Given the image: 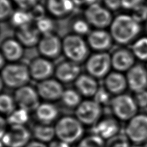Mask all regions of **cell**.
I'll use <instances>...</instances> for the list:
<instances>
[{"label":"cell","mask_w":147,"mask_h":147,"mask_svg":"<svg viewBox=\"0 0 147 147\" xmlns=\"http://www.w3.org/2000/svg\"><path fill=\"white\" fill-rule=\"evenodd\" d=\"M110 94L105 87H99L96 95L94 97V100L102 106L103 105H110L112 99H110Z\"/></svg>","instance_id":"8d00e7d4"},{"label":"cell","mask_w":147,"mask_h":147,"mask_svg":"<svg viewBox=\"0 0 147 147\" xmlns=\"http://www.w3.org/2000/svg\"><path fill=\"white\" fill-rule=\"evenodd\" d=\"M31 78L41 82L51 78L54 75L55 67L51 60L45 57H38L33 60L28 66Z\"/></svg>","instance_id":"5bb4252c"},{"label":"cell","mask_w":147,"mask_h":147,"mask_svg":"<svg viewBox=\"0 0 147 147\" xmlns=\"http://www.w3.org/2000/svg\"><path fill=\"white\" fill-rule=\"evenodd\" d=\"M105 147H130V141L125 133H119L107 140Z\"/></svg>","instance_id":"d6a6232c"},{"label":"cell","mask_w":147,"mask_h":147,"mask_svg":"<svg viewBox=\"0 0 147 147\" xmlns=\"http://www.w3.org/2000/svg\"><path fill=\"white\" fill-rule=\"evenodd\" d=\"M36 90L40 98L50 102L61 100L65 90L61 82L53 78L39 82Z\"/></svg>","instance_id":"4fadbf2b"},{"label":"cell","mask_w":147,"mask_h":147,"mask_svg":"<svg viewBox=\"0 0 147 147\" xmlns=\"http://www.w3.org/2000/svg\"><path fill=\"white\" fill-rule=\"evenodd\" d=\"M25 147H48V146H47L45 143L35 140L30 141Z\"/></svg>","instance_id":"bcb514c9"},{"label":"cell","mask_w":147,"mask_h":147,"mask_svg":"<svg viewBox=\"0 0 147 147\" xmlns=\"http://www.w3.org/2000/svg\"><path fill=\"white\" fill-rule=\"evenodd\" d=\"M111 67V54L107 52H96L86 61L85 68L88 74L96 79L105 78Z\"/></svg>","instance_id":"8992f818"},{"label":"cell","mask_w":147,"mask_h":147,"mask_svg":"<svg viewBox=\"0 0 147 147\" xmlns=\"http://www.w3.org/2000/svg\"><path fill=\"white\" fill-rule=\"evenodd\" d=\"M7 124L10 126L23 125L29 120V112L21 108L16 109L11 114L7 116Z\"/></svg>","instance_id":"f1b7e54d"},{"label":"cell","mask_w":147,"mask_h":147,"mask_svg":"<svg viewBox=\"0 0 147 147\" xmlns=\"http://www.w3.org/2000/svg\"><path fill=\"white\" fill-rule=\"evenodd\" d=\"M63 41V53L67 60L81 64L88 58L89 46L82 36L72 34L65 36Z\"/></svg>","instance_id":"277c9868"},{"label":"cell","mask_w":147,"mask_h":147,"mask_svg":"<svg viewBox=\"0 0 147 147\" xmlns=\"http://www.w3.org/2000/svg\"><path fill=\"white\" fill-rule=\"evenodd\" d=\"M36 27L41 35L43 36L52 33V31L54 30V24L52 19L45 16L36 21Z\"/></svg>","instance_id":"836d02e7"},{"label":"cell","mask_w":147,"mask_h":147,"mask_svg":"<svg viewBox=\"0 0 147 147\" xmlns=\"http://www.w3.org/2000/svg\"><path fill=\"white\" fill-rule=\"evenodd\" d=\"M104 7L111 11H116L122 7L121 0H103Z\"/></svg>","instance_id":"b9f144b4"},{"label":"cell","mask_w":147,"mask_h":147,"mask_svg":"<svg viewBox=\"0 0 147 147\" xmlns=\"http://www.w3.org/2000/svg\"><path fill=\"white\" fill-rule=\"evenodd\" d=\"M48 147H71L70 145L67 143H65L63 141L60 140L57 141H52V142L50 143Z\"/></svg>","instance_id":"f6af8a7d"},{"label":"cell","mask_w":147,"mask_h":147,"mask_svg":"<svg viewBox=\"0 0 147 147\" xmlns=\"http://www.w3.org/2000/svg\"><path fill=\"white\" fill-rule=\"evenodd\" d=\"M10 21L14 27L20 29L30 25L34 20L29 10L19 9L13 13Z\"/></svg>","instance_id":"4316f807"},{"label":"cell","mask_w":147,"mask_h":147,"mask_svg":"<svg viewBox=\"0 0 147 147\" xmlns=\"http://www.w3.org/2000/svg\"><path fill=\"white\" fill-rule=\"evenodd\" d=\"M30 79L28 66L23 64L13 62L1 68V80L9 88L17 90L28 85Z\"/></svg>","instance_id":"3957f363"},{"label":"cell","mask_w":147,"mask_h":147,"mask_svg":"<svg viewBox=\"0 0 147 147\" xmlns=\"http://www.w3.org/2000/svg\"><path fill=\"white\" fill-rule=\"evenodd\" d=\"M16 35L17 40H19L23 46L27 48H32L38 45L41 37L39 31L32 25L18 29Z\"/></svg>","instance_id":"d4e9b609"},{"label":"cell","mask_w":147,"mask_h":147,"mask_svg":"<svg viewBox=\"0 0 147 147\" xmlns=\"http://www.w3.org/2000/svg\"><path fill=\"white\" fill-rule=\"evenodd\" d=\"M36 117L39 123L51 125L59 116V111L56 105L50 102L41 103L35 111Z\"/></svg>","instance_id":"cb8c5ba5"},{"label":"cell","mask_w":147,"mask_h":147,"mask_svg":"<svg viewBox=\"0 0 147 147\" xmlns=\"http://www.w3.org/2000/svg\"><path fill=\"white\" fill-rule=\"evenodd\" d=\"M19 9L29 10L39 3V0H12Z\"/></svg>","instance_id":"ab89813d"},{"label":"cell","mask_w":147,"mask_h":147,"mask_svg":"<svg viewBox=\"0 0 147 147\" xmlns=\"http://www.w3.org/2000/svg\"><path fill=\"white\" fill-rule=\"evenodd\" d=\"M81 71L80 64L67 60L60 62L55 67L54 75L60 82L69 84L75 82L81 75Z\"/></svg>","instance_id":"e0dca14e"},{"label":"cell","mask_w":147,"mask_h":147,"mask_svg":"<svg viewBox=\"0 0 147 147\" xmlns=\"http://www.w3.org/2000/svg\"><path fill=\"white\" fill-rule=\"evenodd\" d=\"M144 147H147V143H145V146H144Z\"/></svg>","instance_id":"7dc6e473"},{"label":"cell","mask_w":147,"mask_h":147,"mask_svg":"<svg viewBox=\"0 0 147 147\" xmlns=\"http://www.w3.org/2000/svg\"><path fill=\"white\" fill-rule=\"evenodd\" d=\"M134 100L138 106L145 108L147 107V90H143L140 92L135 93Z\"/></svg>","instance_id":"60d3db41"},{"label":"cell","mask_w":147,"mask_h":147,"mask_svg":"<svg viewBox=\"0 0 147 147\" xmlns=\"http://www.w3.org/2000/svg\"><path fill=\"white\" fill-rule=\"evenodd\" d=\"M76 7L72 0H47L46 9L56 18H63L73 12Z\"/></svg>","instance_id":"603a6c76"},{"label":"cell","mask_w":147,"mask_h":147,"mask_svg":"<svg viewBox=\"0 0 147 147\" xmlns=\"http://www.w3.org/2000/svg\"><path fill=\"white\" fill-rule=\"evenodd\" d=\"M23 52V46L17 39H7L1 44V55L10 63L19 61Z\"/></svg>","instance_id":"7402d4cb"},{"label":"cell","mask_w":147,"mask_h":147,"mask_svg":"<svg viewBox=\"0 0 147 147\" xmlns=\"http://www.w3.org/2000/svg\"><path fill=\"white\" fill-rule=\"evenodd\" d=\"M77 147H105V142L98 135L92 133L79 141Z\"/></svg>","instance_id":"1f68e13d"},{"label":"cell","mask_w":147,"mask_h":147,"mask_svg":"<svg viewBox=\"0 0 147 147\" xmlns=\"http://www.w3.org/2000/svg\"><path fill=\"white\" fill-rule=\"evenodd\" d=\"M135 59L136 57L131 50L119 48L111 54L112 67L117 71L127 72L135 65Z\"/></svg>","instance_id":"d6986e66"},{"label":"cell","mask_w":147,"mask_h":147,"mask_svg":"<svg viewBox=\"0 0 147 147\" xmlns=\"http://www.w3.org/2000/svg\"><path fill=\"white\" fill-rule=\"evenodd\" d=\"M133 54L138 59L147 61V37L138 39L132 46Z\"/></svg>","instance_id":"f546056e"},{"label":"cell","mask_w":147,"mask_h":147,"mask_svg":"<svg viewBox=\"0 0 147 147\" xmlns=\"http://www.w3.org/2000/svg\"><path fill=\"white\" fill-rule=\"evenodd\" d=\"M14 97L19 108L28 112L36 111L40 104L39 97L36 88L29 85L16 90Z\"/></svg>","instance_id":"8fae6325"},{"label":"cell","mask_w":147,"mask_h":147,"mask_svg":"<svg viewBox=\"0 0 147 147\" xmlns=\"http://www.w3.org/2000/svg\"><path fill=\"white\" fill-rule=\"evenodd\" d=\"M33 20H35L36 22L39 20L41 19L44 17H45V14L47 12L46 8L42 6L40 4H37L34 7H33L32 9L29 10Z\"/></svg>","instance_id":"f35d334b"},{"label":"cell","mask_w":147,"mask_h":147,"mask_svg":"<svg viewBox=\"0 0 147 147\" xmlns=\"http://www.w3.org/2000/svg\"><path fill=\"white\" fill-rule=\"evenodd\" d=\"M61 101L63 104L69 109H76L83 101L81 94L76 90L71 88L64 90Z\"/></svg>","instance_id":"83f0119b"},{"label":"cell","mask_w":147,"mask_h":147,"mask_svg":"<svg viewBox=\"0 0 147 147\" xmlns=\"http://www.w3.org/2000/svg\"><path fill=\"white\" fill-rule=\"evenodd\" d=\"M146 69H147V67H146Z\"/></svg>","instance_id":"c3c4849f"},{"label":"cell","mask_w":147,"mask_h":147,"mask_svg":"<svg viewBox=\"0 0 147 147\" xmlns=\"http://www.w3.org/2000/svg\"><path fill=\"white\" fill-rule=\"evenodd\" d=\"M54 128L57 140L69 145L80 141L85 132L82 123L76 117L69 115L57 120Z\"/></svg>","instance_id":"7a4b0ae2"},{"label":"cell","mask_w":147,"mask_h":147,"mask_svg":"<svg viewBox=\"0 0 147 147\" xmlns=\"http://www.w3.org/2000/svg\"><path fill=\"white\" fill-rule=\"evenodd\" d=\"M128 87L134 93L145 90L147 88V69L142 65L136 64L127 72Z\"/></svg>","instance_id":"2e32d148"},{"label":"cell","mask_w":147,"mask_h":147,"mask_svg":"<svg viewBox=\"0 0 147 147\" xmlns=\"http://www.w3.org/2000/svg\"><path fill=\"white\" fill-rule=\"evenodd\" d=\"M74 84L76 90L86 98L94 97L99 88L96 78L89 74H81Z\"/></svg>","instance_id":"44dd1931"},{"label":"cell","mask_w":147,"mask_h":147,"mask_svg":"<svg viewBox=\"0 0 147 147\" xmlns=\"http://www.w3.org/2000/svg\"><path fill=\"white\" fill-rule=\"evenodd\" d=\"M72 30L79 36L88 35L90 32V25L85 19H78L73 23Z\"/></svg>","instance_id":"e575fe53"},{"label":"cell","mask_w":147,"mask_h":147,"mask_svg":"<svg viewBox=\"0 0 147 147\" xmlns=\"http://www.w3.org/2000/svg\"><path fill=\"white\" fill-rule=\"evenodd\" d=\"M132 16L138 23L145 22L147 20V6L141 4L132 10Z\"/></svg>","instance_id":"74e56055"},{"label":"cell","mask_w":147,"mask_h":147,"mask_svg":"<svg viewBox=\"0 0 147 147\" xmlns=\"http://www.w3.org/2000/svg\"><path fill=\"white\" fill-rule=\"evenodd\" d=\"M120 125L117 118L106 117L100 119L92 127L93 134L108 140L120 132Z\"/></svg>","instance_id":"ac0fdd59"},{"label":"cell","mask_w":147,"mask_h":147,"mask_svg":"<svg viewBox=\"0 0 147 147\" xmlns=\"http://www.w3.org/2000/svg\"><path fill=\"white\" fill-rule=\"evenodd\" d=\"M103 108L94 100H85L75 110L76 117L83 125H95L101 119Z\"/></svg>","instance_id":"52a82bcc"},{"label":"cell","mask_w":147,"mask_h":147,"mask_svg":"<svg viewBox=\"0 0 147 147\" xmlns=\"http://www.w3.org/2000/svg\"><path fill=\"white\" fill-rule=\"evenodd\" d=\"M97 1L98 0H72L76 6L78 7L84 6V5L88 7L89 5L96 3H97Z\"/></svg>","instance_id":"ee69618b"},{"label":"cell","mask_w":147,"mask_h":147,"mask_svg":"<svg viewBox=\"0 0 147 147\" xmlns=\"http://www.w3.org/2000/svg\"><path fill=\"white\" fill-rule=\"evenodd\" d=\"M39 52L49 60L57 59L63 52V41L53 33L41 36L38 44Z\"/></svg>","instance_id":"7c38bea8"},{"label":"cell","mask_w":147,"mask_h":147,"mask_svg":"<svg viewBox=\"0 0 147 147\" xmlns=\"http://www.w3.org/2000/svg\"><path fill=\"white\" fill-rule=\"evenodd\" d=\"M140 23L131 15L120 14L114 18L110 31L115 42L125 46L133 42L141 32Z\"/></svg>","instance_id":"6da1fadb"},{"label":"cell","mask_w":147,"mask_h":147,"mask_svg":"<svg viewBox=\"0 0 147 147\" xmlns=\"http://www.w3.org/2000/svg\"><path fill=\"white\" fill-rule=\"evenodd\" d=\"M0 18L1 21L10 18L14 13L13 5L10 0H0Z\"/></svg>","instance_id":"d590c367"},{"label":"cell","mask_w":147,"mask_h":147,"mask_svg":"<svg viewBox=\"0 0 147 147\" xmlns=\"http://www.w3.org/2000/svg\"><path fill=\"white\" fill-rule=\"evenodd\" d=\"M31 132L36 140L44 143L52 142L56 136L54 127L41 123L34 126Z\"/></svg>","instance_id":"484cf974"},{"label":"cell","mask_w":147,"mask_h":147,"mask_svg":"<svg viewBox=\"0 0 147 147\" xmlns=\"http://www.w3.org/2000/svg\"><path fill=\"white\" fill-rule=\"evenodd\" d=\"M89 48L96 52H107L112 48L114 42L110 32L102 29L92 31L87 35Z\"/></svg>","instance_id":"9a60e30c"},{"label":"cell","mask_w":147,"mask_h":147,"mask_svg":"<svg viewBox=\"0 0 147 147\" xmlns=\"http://www.w3.org/2000/svg\"><path fill=\"white\" fill-rule=\"evenodd\" d=\"M85 18L90 26L102 29L110 27L114 20L111 12L98 3L86 7Z\"/></svg>","instance_id":"9c48e42d"},{"label":"cell","mask_w":147,"mask_h":147,"mask_svg":"<svg viewBox=\"0 0 147 147\" xmlns=\"http://www.w3.org/2000/svg\"><path fill=\"white\" fill-rule=\"evenodd\" d=\"M105 86L110 94L115 96L124 93L128 87L126 76L117 71L110 72L105 78Z\"/></svg>","instance_id":"ffe728a7"},{"label":"cell","mask_w":147,"mask_h":147,"mask_svg":"<svg viewBox=\"0 0 147 147\" xmlns=\"http://www.w3.org/2000/svg\"><path fill=\"white\" fill-rule=\"evenodd\" d=\"M143 0H121V5L123 9L133 10L136 7L143 4Z\"/></svg>","instance_id":"7bdbcfd3"},{"label":"cell","mask_w":147,"mask_h":147,"mask_svg":"<svg viewBox=\"0 0 147 147\" xmlns=\"http://www.w3.org/2000/svg\"><path fill=\"white\" fill-rule=\"evenodd\" d=\"M110 110L114 116L120 120H130L138 114V106L134 98L123 93L115 96L110 104Z\"/></svg>","instance_id":"5b68a950"},{"label":"cell","mask_w":147,"mask_h":147,"mask_svg":"<svg viewBox=\"0 0 147 147\" xmlns=\"http://www.w3.org/2000/svg\"><path fill=\"white\" fill-rule=\"evenodd\" d=\"M125 133L130 142L136 145L147 143V115L137 114L128 120Z\"/></svg>","instance_id":"30bf717a"},{"label":"cell","mask_w":147,"mask_h":147,"mask_svg":"<svg viewBox=\"0 0 147 147\" xmlns=\"http://www.w3.org/2000/svg\"><path fill=\"white\" fill-rule=\"evenodd\" d=\"M32 132L23 125L10 126L1 136V147H25L30 142Z\"/></svg>","instance_id":"ba28073f"},{"label":"cell","mask_w":147,"mask_h":147,"mask_svg":"<svg viewBox=\"0 0 147 147\" xmlns=\"http://www.w3.org/2000/svg\"><path fill=\"white\" fill-rule=\"evenodd\" d=\"M16 105L14 97L8 93H1L0 97V110L3 115L9 116L16 109Z\"/></svg>","instance_id":"4dcf8cb0"}]
</instances>
